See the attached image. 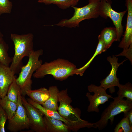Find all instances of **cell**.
<instances>
[{"instance_id": "6da1fadb", "label": "cell", "mask_w": 132, "mask_h": 132, "mask_svg": "<svg viewBox=\"0 0 132 132\" xmlns=\"http://www.w3.org/2000/svg\"><path fill=\"white\" fill-rule=\"evenodd\" d=\"M77 69L74 64L68 60L58 58L42 64L33 76L35 78H41L50 75L56 80L62 81L77 75Z\"/></svg>"}, {"instance_id": "7a4b0ae2", "label": "cell", "mask_w": 132, "mask_h": 132, "mask_svg": "<svg viewBox=\"0 0 132 132\" xmlns=\"http://www.w3.org/2000/svg\"><path fill=\"white\" fill-rule=\"evenodd\" d=\"M10 37L14 43V54L9 67L15 74L19 72L23 66V58L29 57L34 50V36L30 33L22 34L11 33Z\"/></svg>"}, {"instance_id": "3957f363", "label": "cell", "mask_w": 132, "mask_h": 132, "mask_svg": "<svg viewBox=\"0 0 132 132\" xmlns=\"http://www.w3.org/2000/svg\"><path fill=\"white\" fill-rule=\"evenodd\" d=\"M43 54L42 49L34 51L31 53L27 64L21 68L16 82L20 89L21 95L24 97L26 92L31 89L32 83L31 77L35 72L42 64V61L39 59Z\"/></svg>"}, {"instance_id": "277c9868", "label": "cell", "mask_w": 132, "mask_h": 132, "mask_svg": "<svg viewBox=\"0 0 132 132\" xmlns=\"http://www.w3.org/2000/svg\"><path fill=\"white\" fill-rule=\"evenodd\" d=\"M100 0H89L88 4L82 7H72L74 12L70 18L64 19L56 24L52 26L75 28L79 26L82 21L92 18H97L99 16V7Z\"/></svg>"}, {"instance_id": "5b68a950", "label": "cell", "mask_w": 132, "mask_h": 132, "mask_svg": "<svg viewBox=\"0 0 132 132\" xmlns=\"http://www.w3.org/2000/svg\"><path fill=\"white\" fill-rule=\"evenodd\" d=\"M58 102L59 104L57 110L63 117L71 122L84 125L86 128H94V123L89 122L82 119L80 118V110L77 108H74L71 105L72 100L68 94L67 88L59 91Z\"/></svg>"}, {"instance_id": "8992f818", "label": "cell", "mask_w": 132, "mask_h": 132, "mask_svg": "<svg viewBox=\"0 0 132 132\" xmlns=\"http://www.w3.org/2000/svg\"><path fill=\"white\" fill-rule=\"evenodd\" d=\"M113 99L114 100L102 112L99 120L95 123V128L102 130L107 126L109 120L112 125L115 116L121 113H125L132 110V101L118 96Z\"/></svg>"}, {"instance_id": "52a82bcc", "label": "cell", "mask_w": 132, "mask_h": 132, "mask_svg": "<svg viewBox=\"0 0 132 132\" xmlns=\"http://www.w3.org/2000/svg\"><path fill=\"white\" fill-rule=\"evenodd\" d=\"M111 4V0H100L99 16L106 19L109 17L111 20L116 30L117 41H120L123 33L122 19L127 10L117 12L112 9Z\"/></svg>"}, {"instance_id": "ba28073f", "label": "cell", "mask_w": 132, "mask_h": 132, "mask_svg": "<svg viewBox=\"0 0 132 132\" xmlns=\"http://www.w3.org/2000/svg\"><path fill=\"white\" fill-rule=\"evenodd\" d=\"M22 97L20 91L18 95L17 109L14 115L8 120L7 129L11 132H17L30 128L29 120L22 104Z\"/></svg>"}, {"instance_id": "9c48e42d", "label": "cell", "mask_w": 132, "mask_h": 132, "mask_svg": "<svg viewBox=\"0 0 132 132\" xmlns=\"http://www.w3.org/2000/svg\"><path fill=\"white\" fill-rule=\"evenodd\" d=\"M88 89L89 92L94 93L93 95L89 92L86 94V96L89 102L87 109L88 112H99V106L108 101L110 98H113L111 95L108 94L106 90L100 86L91 84L88 86Z\"/></svg>"}, {"instance_id": "30bf717a", "label": "cell", "mask_w": 132, "mask_h": 132, "mask_svg": "<svg viewBox=\"0 0 132 132\" xmlns=\"http://www.w3.org/2000/svg\"><path fill=\"white\" fill-rule=\"evenodd\" d=\"M22 104L28 118L30 128L35 132H46L44 120V115L40 110L29 103L22 97Z\"/></svg>"}, {"instance_id": "8fae6325", "label": "cell", "mask_w": 132, "mask_h": 132, "mask_svg": "<svg viewBox=\"0 0 132 132\" xmlns=\"http://www.w3.org/2000/svg\"><path fill=\"white\" fill-rule=\"evenodd\" d=\"M107 60L111 65L112 69L109 74L101 81L100 86L106 90L109 88V92L112 94L115 92V87H118L120 84L119 79L117 77L116 75L119 66L122 64L127 59L118 63V58L113 55L112 57L110 56L108 57Z\"/></svg>"}, {"instance_id": "7c38bea8", "label": "cell", "mask_w": 132, "mask_h": 132, "mask_svg": "<svg viewBox=\"0 0 132 132\" xmlns=\"http://www.w3.org/2000/svg\"><path fill=\"white\" fill-rule=\"evenodd\" d=\"M127 11L126 28L122 40L118 46L122 48V52L116 55L123 56L128 51L130 46L132 44V0H125Z\"/></svg>"}, {"instance_id": "4fadbf2b", "label": "cell", "mask_w": 132, "mask_h": 132, "mask_svg": "<svg viewBox=\"0 0 132 132\" xmlns=\"http://www.w3.org/2000/svg\"><path fill=\"white\" fill-rule=\"evenodd\" d=\"M27 101L32 105L40 110L44 116L61 121L68 126L73 132H77L81 128H85L82 124L71 122L61 116L57 110H50L33 101L31 99H28Z\"/></svg>"}, {"instance_id": "5bb4252c", "label": "cell", "mask_w": 132, "mask_h": 132, "mask_svg": "<svg viewBox=\"0 0 132 132\" xmlns=\"http://www.w3.org/2000/svg\"><path fill=\"white\" fill-rule=\"evenodd\" d=\"M9 66L0 64V97L6 95L9 88L15 76Z\"/></svg>"}, {"instance_id": "9a60e30c", "label": "cell", "mask_w": 132, "mask_h": 132, "mask_svg": "<svg viewBox=\"0 0 132 132\" xmlns=\"http://www.w3.org/2000/svg\"><path fill=\"white\" fill-rule=\"evenodd\" d=\"M44 120L46 132H69L70 128L63 121L44 115Z\"/></svg>"}, {"instance_id": "2e32d148", "label": "cell", "mask_w": 132, "mask_h": 132, "mask_svg": "<svg viewBox=\"0 0 132 132\" xmlns=\"http://www.w3.org/2000/svg\"><path fill=\"white\" fill-rule=\"evenodd\" d=\"M98 39L104 42L106 50L109 48L113 43L117 41V34L115 27H107L101 32L98 37Z\"/></svg>"}, {"instance_id": "e0dca14e", "label": "cell", "mask_w": 132, "mask_h": 132, "mask_svg": "<svg viewBox=\"0 0 132 132\" xmlns=\"http://www.w3.org/2000/svg\"><path fill=\"white\" fill-rule=\"evenodd\" d=\"M26 94L33 101L41 105L47 100L49 96L48 89L44 87L28 90L26 92Z\"/></svg>"}, {"instance_id": "ac0fdd59", "label": "cell", "mask_w": 132, "mask_h": 132, "mask_svg": "<svg viewBox=\"0 0 132 132\" xmlns=\"http://www.w3.org/2000/svg\"><path fill=\"white\" fill-rule=\"evenodd\" d=\"M49 96L42 106L50 110H57L58 108V95L59 91L56 86L49 87L48 89Z\"/></svg>"}, {"instance_id": "d6986e66", "label": "cell", "mask_w": 132, "mask_h": 132, "mask_svg": "<svg viewBox=\"0 0 132 132\" xmlns=\"http://www.w3.org/2000/svg\"><path fill=\"white\" fill-rule=\"evenodd\" d=\"M0 105L6 113L8 120L14 115L17 108V103L10 100L6 95L1 99Z\"/></svg>"}, {"instance_id": "ffe728a7", "label": "cell", "mask_w": 132, "mask_h": 132, "mask_svg": "<svg viewBox=\"0 0 132 132\" xmlns=\"http://www.w3.org/2000/svg\"><path fill=\"white\" fill-rule=\"evenodd\" d=\"M38 2L46 5L55 4L62 9H66L70 7L75 6L78 3L75 0H38Z\"/></svg>"}, {"instance_id": "44dd1931", "label": "cell", "mask_w": 132, "mask_h": 132, "mask_svg": "<svg viewBox=\"0 0 132 132\" xmlns=\"http://www.w3.org/2000/svg\"><path fill=\"white\" fill-rule=\"evenodd\" d=\"M9 48L8 45L4 40L0 43V63L7 66H9L12 61L8 53Z\"/></svg>"}, {"instance_id": "7402d4cb", "label": "cell", "mask_w": 132, "mask_h": 132, "mask_svg": "<svg viewBox=\"0 0 132 132\" xmlns=\"http://www.w3.org/2000/svg\"><path fill=\"white\" fill-rule=\"evenodd\" d=\"M98 43L93 55L89 61L84 66L82 67L77 69V75H79L81 76H82L85 71L89 66L90 64L95 57L97 55L101 54L102 52L106 51L103 42L100 39H98Z\"/></svg>"}, {"instance_id": "603a6c76", "label": "cell", "mask_w": 132, "mask_h": 132, "mask_svg": "<svg viewBox=\"0 0 132 132\" xmlns=\"http://www.w3.org/2000/svg\"><path fill=\"white\" fill-rule=\"evenodd\" d=\"M118 87L119 90L117 92L118 96L132 101V85L130 82L124 85L119 84Z\"/></svg>"}, {"instance_id": "cb8c5ba5", "label": "cell", "mask_w": 132, "mask_h": 132, "mask_svg": "<svg viewBox=\"0 0 132 132\" xmlns=\"http://www.w3.org/2000/svg\"><path fill=\"white\" fill-rule=\"evenodd\" d=\"M20 89L16 81V77L10 86L6 95L10 100L17 103L19 92Z\"/></svg>"}, {"instance_id": "d4e9b609", "label": "cell", "mask_w": 132, "mask_h": 132, "mask_svg": "<svg viewBox=\"0 0 132 132\" xmlns=\"http://www.w3.org/2000/svg\"><path fill=\"white\" fill-rule=\"evenodd\" d=\"M132 132V127L130 125L127 116L124 115V117L116 125L114 130V132Z\"/></svg>"}, {"instance_id": "484cf974", "label": "cell", "mask_w": 132, "mask_h": 132, "mask_svg": "<svg viewBox=\"0 0 132 132\" xmlns=\"http://www.w3.org/2000/svg\"><path fill=\"white\" fill-rule=\"evenodd\" d=\"M12 7V3L9 0H0V15L11 13Z\"/></svg>"}, {"instance_id": "4316f807", "label": "cell", "mask_w": 132, "mask_h": 132, "mask_svg": "<svg viewBox=\"0 0 132 132\" xmlns=\"http://www.w3.org/2000/svg\"><path fill=\"white\" fill-rule=\"evenodd\" d=\"M7 119L6 113L0 105V132H5V126Z\"/></svg>"}, {"instance_id": "83f0119b", "label": "cell", "mask_w": 132, "mask_h": 132, "mask_svg": "<svg viewBox=\"0 0 132 132\" xmlns=\"http://www.w3.org/2000/svg\"><path fill=\"white\" fill-rule=\"evenodd\" d=\"M124 114L127 116L130 126L132 127V110Z\"/></svg>"}, {"instance_id": "f1b7e54d", "label": "cell", "mask_w": 132, "mask_h": 132, "mask_svg": "<svg viewBox=\"0 0 132 132\" xmlns=\"http://www.w3.org/2000/svg\"><path fill=\"white\" fill-rule=\"evenodd\" d=\"M3 37V34L0 31V43L4 40Z\"/></svg>"}, {"instance_id": "f546056e", "label": "cell", "mask_w": 132, "mask_h": 132, "mask_svg": "<svg viewBox=\"0 0 132 132\" xmlns=\"http://www.w3.org/2000/svg\"><path fill=\"white\" fill-rule=\"evenodd\" d=\"M76 1H77V2H78V1L80 0H75Z\"/></svg>"}, {"instance_id": "4dcf8cb0", "label": "cell", "mask_w": 132, "mask_h": 132, "mask_svg": "<svg viewBox=\"0 0 132 132\" xmlns=\"http://www.w3.org/2000/svg\"><path fill=\"white\" fill-rule=\"evenodd\" d=\"M1 99V98H0V99Z\"/></svg>"}, {"instance_id": "1f68e13d", "label": "cell", "mask_w": 132, "mask_h": 132, "mask_svg": "<svg viewBox=\"0 0 132 132\" xmlns=\"http://www.w3.org/2000/svg\"></svg>"}]
</instances>
